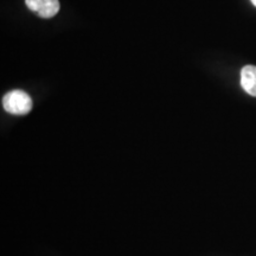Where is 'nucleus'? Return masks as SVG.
<instances>
[{"label": "nucleus", "instance_id": "3", "mask_svg": "<svg viewBox=\"0 0 256 256\" xmlns=\"http://www.w3.org/2000/svg\"><path fill=\"white\" fill-rule=\"evenodd\" d=\"M241 86L247 94L256 98V66H246L241 70Z\"/></svg>", "mask_w": 256, "mask_h": 256}, {"label": "nucleus", "instance_id": "2", "mask_svg": "<svg viewBox=\"0 0 256 256\" xmlns=\"http://www.w3.org/2000/svg\"><path fill=\"white\" fill-rule=\"evenodd\" d=\"M25 4L42 18H52L60 11L58 0H25Z\"/></svg>", "mask_w": 256, "mask_h": 256}, {"label": "nucleus", "instance_id": "4", "mask_svg": "<svg viewBox=\"0 0 256 256\" xmlns=\"http://www.w3.org/2000/svg\"><path fill=\"white\" fill-rule=\"evenodd\" d=\"M252 5L256 6V0H252Z\"/></svg>", "mask_w": 256, "mask_h": 256}, {"label": "nucleus", "instance_id": "1", "mask_svg": "<svg viewBox=\"0 0 256 256\" xmlns=\"http://www.w3.org/2000/svg\"><path fill=\"white\" fill-rule=\"evenodd\" d=\"M2 107L10 114L25 115L32 110V100L28 92L12 90L2 98Z\"/></svg>", "mask_w": 256, "mask_h": 256}]
</instances>
